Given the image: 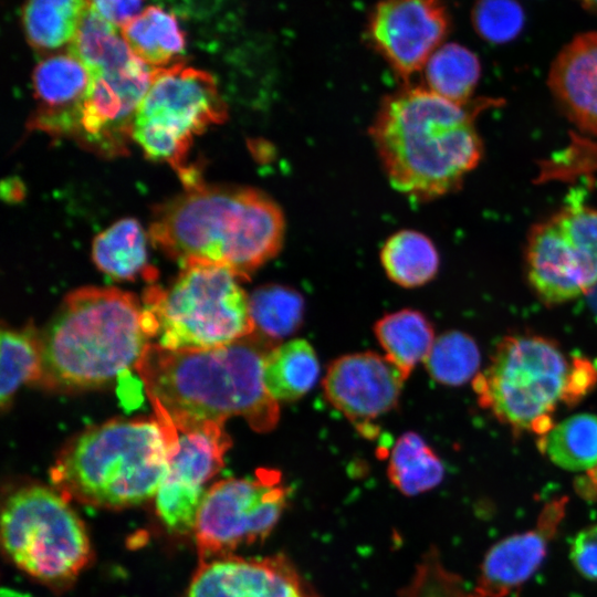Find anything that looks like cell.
<instances>
[{
  "mask_svg": "<svg viewBox=\"0 0 597 597\" xmlns=\"http://www.w3.org/2000/svg\"><path fill=\"white\" fill-rule=\"evenodd\" d=\"M272 347L270 338L254 332L209 349L171 350L149 343L135 368L166 429L223 425L240 416L265 432L279 420L277 401L263 379L264 357Z\"/></svg>",
  "mask_w": 597,
  "mask_h": 597,
  "instance_id": "obj_1",
  "label": "cell"
},
{
  "mask_svg": "<svg viewBox=\"0 0 597 597\" xmlns=\"http://www.w3.org/2000/svg\"><path fill=\"white\" fill-rule=\"evenodd\" d=\"M283 235V213L265 193L202 182L160 206L150 226L153 242L182 266L218 265L240 279L274 258Z\"/></svg>",
  "mask_w": 597,
  "mask_h": 597,
  "instance_id": "obj_2",
  "label": "cell"
},
{
  "mask_svg": "<svg viewBox=\"0 0 597 597\" xmlns=\"http://www.w3.org/2000/svg\"><path fill=\"white\" fill-rule=\"evenodd\" d=\"M371 137L390 184L422 200L457 188L483 148L471 112L421 86L383 101Z\"/></svg>",
  "mask_w": 597,
  "mask_h": 597,
  "instance_id": "obj_3",
  "label": "cell"
},
{
  "mask_svg": "<svg viewBox=\"0 0 597 597\" xmlns=\"http://www.w3.org/2000/svg\"><path fill=\"white\" fill-rule=\"evenodd\" d=\"M155 335V317L133 294L115 287L77 289L41 337L38 384L59 390L106 385L136 367Z\"/></svg>",
  "mask_w": 597,
  "mask_h": 597,
  "instance_id": "obj_4",
  "label": "cell"
},
{
  "mask_svg": "<svg viewBox=\"0 0 597 597\" xmlns=\"http://www.w3.org/2000/svg\"><path fill=\"white\" fill-rule=\"evenodd\" d=\"M177 446V431L156 420H113L73 439L50 471L66 499L105 507L138 505L156 495Z\"/></svg>",
  "mask_w": 597,
  "mask_h": 597,
  "instance_id": "obj_5",
  "label": "cell"
},
{
  "mask_svg": "<svg viewBox=\"0 0 597 597\" xmlns=\"http://www.w3.org/2000/svg\"><path fill=\"white\" fill-rule=\"evenodd\" d=\"M596 378L590 363L578 358L570 363L549 339L511 336L498 345L473 385L480 404L500 421L543 437L553 428L551 415L557 404L574 402Z\"/></svg>",
  "mask_w": 597,
  "mask_h": 597,
  "instance_id": "obj_6",
  "label": "cell"
},
{
  "mask_svg": "<svg viewBox=\"0 0 597 597\" xmlns=\"http://www.w3.org/2000/svg\"><path fill=\"white\" fill-rule=\"evenodd\" d=\"M240 280L226 268L191 263L167 290L149 287L144 307L156 320L157 344L171 350L209 349L252 334L255 326Z\"/></svg>",
  "mask_w": 597,
  "mask_h": 597,
  "instance_id": "obj_7",
  "label": "cell"
},
{
  "mask_svg": "<svg viewBox=\"0 0 597 597\" xmlns=\"http://www.w3.org/2000/svg\"><path fill=\"white\" fill-rule=\"evenodd\" d=\"M1 541L17 567L55 589L70 586L92 555L85 525L67 499L41 485L8 496Z\"/></svg>",
  "mask_w": 597,
  "mask_h": 597,
  "instance_id": "obj_8",
  "label": "cell"
},
{
  "mask_svg": "<svg viewBox=\"0 0 597 597\" xmlns=\"http://www.w3.org/2000/svg\"><path fill=\"white\" fill-rule=\"evenodd\" d=\"M226 116L213 77L175 64L155 70L136 111L132 138L148 158L177 169L187 188L200 182L195 169L186 165L193 138Z\"/></svg>",
  "mask_w": 597,
  "mask_h": 597,
  "instance_id": "obj_9",
  "label": "cell"
},
{
  "mask_svg": "<svg viewBox=\"0 0 597 597\" xmlns=\"http://www.w3.org/2000/svg\"><path fill=\"white\" fill-rule=\"evenodd\" d=\"M527 279L548 304L563 303L597 285V209L575 195L534 226L525 253Z\"/></svg>",
  "mask_w": 597,
  "mask_h": 597,
  "instance_id": "obj_10",
  "label": "cell"
},
{
  "mask_svg": "<svg viewBox=\"0 0 597 597\" xmlns=\"http://www.w3.org/2000/svg\"><path fill=\"white\" fill-rule=\"evenodd\" d=\"M289 490L275 470L260 469L252 478L226 479L206 492L195 541L201 562L232 555L262 542L283 514Z\"/></svg>",
  "mask_w": 597,
  "mask_h": 597,
  "instance_id": "obj_11",
  "label": "cell"
},
{
  "mask_svg": "<svg viewBox=\"0 0 597 597\" xmlns=\"http://www.w3.org/2000/svg\"><path fill=\"white\" fill-rule=\"evenodd\" d=\"M176 431L177 446L155 495L156 511L169 531L187 534L195 530L203 484L222 468L231 441L223 425L212 421Z\"/></svg>",
  "mask_w": 597,
  "mask_h": 597,
  "instance_id": "obj_12",
  "label": "cell"
},
{
  "mask_svg": "<svg viewBox=\"0 0 597 597\" xmlns=\"http://www.w3.org/2000/svg\"><path fill=\"white\" fill-rule=\"evenodd\" d=\"M442 0H380L367 22L371 46L402 77L420 71L449 31Z\"/></svg>",
  "mask_w": 597,
  "mask_h": 597,
  "instance_id": "obj_13",
  "label": "cell"
},
{
  "mask_svg": "<svg viewBox=\"0 0 597 597\" xmlns=\"http://www.w3.org/2000/svg\"><path fill=\"white\" fill-rule=\"evenodd\" d=\"M184 597H320L281 554L201 562Z\"/></svg>",
  "mask_w": 597,
  "mask_h": 597,
  "instance_id": "obj_14",
  "label": "cell"
},
{
  "mask_svg": "<svg viewBox=\"0 0 597 597\" xmlns=\"http://www.w3.org/2000/svg\"><path fill=\"white\" fill-rule=\"evenodd\" d=\"M405 380L387 357L364 352L335 359L323 387L328 401L363 427L397 405Z\"/></svg>",
  "mask_w": 597,
  "mask_h": 597,
  "instance_id": "obj_15",
  "label": "cell"
},
{
  "mask_svg": "<svg viewBox=\"0 0 597 597\" xmlns=\"http://www.w3.org/2000/svg\"><path fill=\"white\" fill-rule=\"evenodd\" d=\"M90 82L87 69L70 52L40 62L33 74L36 106L29 127L75 138Z\"/></svg>",
  "mask_w": 597,
  "mask_h": 597,
  "instance_id": "obj_16",
  "label": "cell"
},
{
  "mask_svg": "<svg viewBox=\"0 0 597 597\" xmlns=\"http://www.w3.org/2000/svg\"><path fill=\"white\" fill-rule=\"evenodd\" d=\"M561 507L546 510L538 524L510 535L486 552L478 580L480 597H504L528 580L544 562L561 519Z\"/></svg>",
  "mask_w": 597,
  "mask_h": 597,
  "instance_id": "obj_17",
  "label": "cell"
},
{
  "mask_svg": "<svg viewBox=\"0 0 597 597\" xmlns=\"http://www.w3.org/2000/svg\"><path fill=\"white\" fill-rule=\"evenodd\" d=\"M548 85L579 133L597 139V32L577 35L558 53Z\"/></svg>",
  "mask_w": 597,
  "mask_h": 597,
  "instance_id": "obj_18",
  "label": "cell"
},
{
  "mask_svg": "<svg viewBox=\"0 0 597 597\" xmlns=\"http://www.w3.org/2000/svg\"><path fill=\"white\" fill-rule=\"evenodd\" d=\"M318 373L316 354L305 339L272 347L263 362L264 385L276 401L303 397L315 385Z\"/></svg>",
  "mask_w": 597,
  "mask_h": 597,
  "instance_id": "obj_19",
  "label": "cell"
},
{
  "mask_svg": "<svg viewBox=\"0 0 597 597\" xmlns=\"http://www.w3.org/2000/svg\"><path fill=\"white\" fill-rule=\"evenodd\" d=\"M92 256L97 268L117 280H133L139 274L151 279L147 264L146 235L132 218L122 219L94 240Z\"/></svg>",
  "mask_w": 597,
  "mask_h": 597,
  "instance_id": "obj_20",
  "label": "cell"
},
{
  "mask_svg": "<svg viewBox=\"0 0 597 597\" xmlns=\"http://www.w3.org/2000/svg\"><path fill=\"white\" fill-rule=\"evenodd\" d=\"M386 357L401 371L410 375L425 360L433 342V328L420 312L401 310L381 317L374 327Z\"/></svg>",
  "mask_w": 597,
  "mask_h": 597,
  "instance_id": "obj_21",
  "label": "cell"
},
{
  "mask_svg": "<svg viewBox=\"0 0 597 597\" xmlns=\"http://www.w3.org/2000/svg\"><path fill=\"white\" fill-rule=\"evenodd\" d=\"M121 32L134 53L154 69L167 67L185 49L176 18L158 7L143 10Z\"/></svg>",
  "mask_w": 597,
  "mask_h": 597,
  "instance_id": "obj_22",
  "label": "cell"
},
{
  "mask_svg": "<svg viewBox=\"0 0 597 597\" xmlns=\"http://www.w3.org/2000/svg\"><path fill=\"white\" fill-rule=\"evenodd\" d=\"M380 260L389 279L404 287L423 285L433 279L439 266L431 240L413 230L392 234L381 248Z\"/></svg>",
  "mask_w": 597,
  "mask_h": 597,
  "instance_id": "obj_23",
  "label": "cell"
},
{
  "mask_svg": "<svg viewBox=\"0 0 597 597\" xmlns=\"http://www.w3.org/2000/svg\"><path fill=\"white\" fill-rule=\"evenodd\" d=\"M540 448L557 467L584 471L597 467V416L574 415L540 439Z\"/></svg>",
  "mask_w": 597,
  "mask_h": 597,
  "instance_id": "obj_24",
  "label": "cell"
},
{
  "mask_svg": "<svg viewBox=\"0 0 597 597\" xmlns=\"http://www.w3.org/2000/svg\"><path fill=\"white\" fill-rule=\"evenodd\" d=\"M87 8V0H28L23 25L29 42L45 50L71 43Z\"/></svg>",
  "mask_w": 597,
  "mask_h": 597,
  "instance_id": "obj_25",
  "label": "cell"
},
{
  "mask_svg": "<svg viewBox=\"0 0 597 597\" xmlns=\"http://www.w3.org/2000/svg\"><path fill=\"white\" fill-rule=\"evenodd\" d=\"M443 465L433 450L415 432L404 433L395 443L388 464L390 482L406 495H417L437 486Z\"/></svg>",
  "mask_w": 597,
  "mask_h": 597,
  "instance_id": "obj_26",
  "label": "cell"
},
{
  "mask_svg": "<svg viewBox=\"0 0 597 597\" xmlns=\"http://www.w3.org/2000/svg\"><path fill=\"white\" fill-rule=\"evenodd\" d=\"M481 74L478 56L469 49L447 43L439 46L425 65L428 88L458 104L473 93Z\"/></svg>",
  "mask_w": 597,
  "mask_h": 597,
  "instance_id": "obj_27",
  "label": "cell"
},
{
  "mask_svg": "<svg viewBox=\"0 0 597 597\" xmlns=\"http://www.w3.org/2000/svg\"><path fill=\"white\" fill-rule=\"evenodd\" d=\"M42 375V342L32 328L1 332L0 402L4 409L24 384L39 383Z\"/></svg>",
  "mask_w": 597,
  "mask_h": 597,
  "instance_id": "obj_28",
  "label": "cell"
},
{
  "mask_svg": "<svg viewBox=\"0 0 597 597\" xmlns=\"http://www.w3.org/2000/svg\"><path fill=\"white\" fill-rule=\"evenodd\" d=\"M249 307L256 329L275 341L293 334L300 327L304 301L293 289L266 285L249 296Z\"/></svg>",
  "mask_w": 597,
  "mask_h": 597,
  "instance_id": "obj_29",
  "label": "cell"
},
{
  "mask_svg": "<svg viewBox=\"0 0 597 597\" xmlns=\"http://www.w3.org/2000/svg\"><path fill=\"white\" fill-rule=\"evenodd\" d=\"M480 359V350L473 338L463 332L452 331L434 339L425 363L436 381L459 386L474 376Z\"/></svg>",
  "mask_w": 597,
  "mask_h": 597,
  "instance_id": "obj_30",
  "label": "cell"
},
{
  "mask_svg": "<svg viewBox=\"0 0 597 597\" xmlns=\"http://www.w3.org/2000/svg\"><path fill=\"white\" fill-rule=\"evenodd\" d=\"M478 34L492 43L515 39L524 25V12L515 0H476L471 14Z\"/></svg>",
  "mask_w": 597,
  "mask_h": 597,
  "instance_id": "obj_31",
  "label": "cell"
},
{
  "mask_svg": "<svg viewBox=\"0 0 597 597\" xmlns=\"http://www.w3.org/2000/svg\"><path fill=\"white\" fill-rule=\"evenodd\" d=\"M569 557L584 578L597 582V524L586 526L575 535Z\"/></svg>",
  "mask_w": 597,
  "mask_h": 597,
  "instance_id": "obj_32",
  "label": "cell"
},
{
  "mask_svg": "<svg viewBox=\"0 0 597 597\" xmlns=\"http://www.w3.org/2000/svg\"><path fill=\"white\" fill-rule=\"evenodd\" d=\"M87 3L100 18L122 29L142 12L144 0H87Z\"/></svg>",
  "mask_w": 597,
  "mask_h": 597,
  "instance_id": "obj_33",
  "label": "cell"
},
{
  "mask_svg": "<svg viewBox=\"0 0 597 597\" xmlns=\"http://www.w3.org/2000/svg\"><path fill=\"white\" fill-rule=\"evenodd\" d=\"M585 8L597 12V0H578Z\"/></svg>",
  "mask_w": 597,
  "mask_h": 597,
  "instance_id": "obj_34",
  "label": "cell"
}]
</instances>
